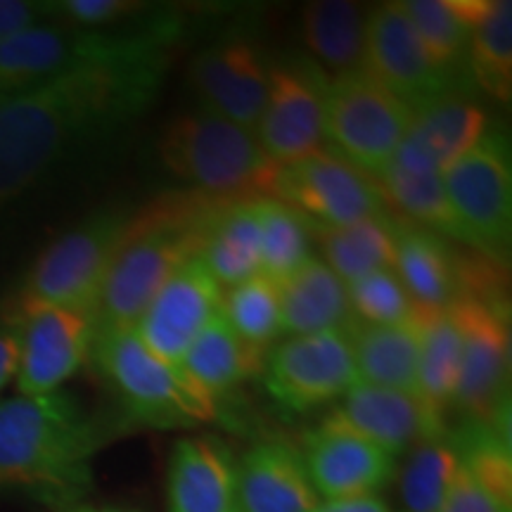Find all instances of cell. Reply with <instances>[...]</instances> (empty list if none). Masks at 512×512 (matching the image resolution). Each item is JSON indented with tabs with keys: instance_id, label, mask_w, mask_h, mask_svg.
I'll use <instances>...</instances> for the list:
<instances>
[{
	"instance_id": "obj_16",
	"label": "cell",
	"mask_w": 512,
	"mask_h": 512,
	"mask_svg": "<svg viewBox=\"0 0 512 512\" xmlns=\"http://www.w3.org/2000/svg\"><path fill=\"white\" fill-rule=\"evenodd\" d=\"M221 313L223 287L200 259H190L166 280L133 330L152 354L178 368L195 337Z\"/></svg>"
},
{
	"instance_id": "obj_40",
	"label": "cell",
	"mask_w": 512,
	"mask_h": 512,
	"mask_svg": "<svg viewBox=\"0 0 512 512\" xmlns=\"http://www.w3.org/2000/svg\"><path fill=\"white\" fill-rule=\"evenodd\" d=\"M50 3L41 0H0V43L36 24L50 22Z\"/></svg>"
},
{
	"instance_id": "obj_8",
	"label": "cell",
	"mask_w": 512,
	"mask_h": 512,
	"mask_svg": "<svg viewBox=\"0 0 512 512\" xmlns=\"http://www.w3.org/2000/svg\"><path fill=\"white\" fill-rule=\"evenodd\" d=\"M448 311L460 330V375L453 406L467 425L510 430L508 306L458 299Z\"/></svg>"
},
{
	"instance_id": "obj_22",
	"label": "cell",
	"mask_w": 512,
	"mask_h": 512,
	"mask_svg": "<svg viewBox=\"0 0 512 512\" xmlns=\"http://www.w3.org/2000/svg\"><path fill=\"white\" fill-rule=\"evenodd\" d=\"M235 489L240 512H313L320 505L302 448L280 437L247 448L235 465Z\"/></svg>"
},
{
	"instance_id": "obj_32",
	"label": "cell",
	"mask_w": 512,
	"mask_h": 512,
	"mask_svg": "<svg viewBox=\"0 0 512 512\" xmlns=\"http://www.w3.org/2000/svg\"><path fill=\"white\" fill-rule=\"evenodd\" d=\"M489 117L475 100L451 91L413 110L408 133L418 138L441 169L456 162L489 131Z\"/></svg>"
},
{
	"instance_id": "obj_38",
	"label": "cell",
	"mask_w": 512,
	"mask_h": 512,
	"mask_svg": "<svg viewBox=\"0 0 512 512\" xmlns=\"http://www.w3.org/2000/svg\"><path fill=\"white\" fill-rule=\"evenodd\" d=\"M351 313L358 323L406 325L418 320V309L394 268H382L347 285Z\"/></svg>"
},
{
	"instance_id": "obj_13",
	"label": "cell",
	"mask_w": 512,
	"mask_h": 512,
	"mask_svg": "<svg viewBox=\"0 0 512 512\" xmlns=\"http://www.w3.org/2000/svg\"><path fill=\"white\" fill-rule=\"evenodd\" d=\"M325 83L318 67L271 64L268 93L254 136L275 166H290L325 150Z\"/></svg>"
},
{
	"instance_id": "obj_39",
	"label": "cell",
	"mask_w": 512,
	"mask_h": 512,
	"mask_svg": "<svg viewBox=\"0 0 512 512\" xmlns=\"http://www.w3.org/2000/svg\"><path fill=\"white\" fill-rule=\"evenodd\" d=\"M145 10L143 3L133 0H55L50 3L55 22L86 31H105L114 27L121 19L140 15Z\"/></svg>"
},
{
	"instance_id": "obj_7",
	"label": "cell",
	"mask_w": 512,
	"mask_h": 512,
	"mask_svg": "<svg viewBox=\"0 0 512 512\" xmlns=\"http://www.w3.org/2000/svg\"><path fill=\"white\" fill-rule=\"evenodd\" d=\"M413 121V110L387 88L358 72L328 76L325 143L344 162L375 181L396 155Z\"/></svg>"
},
{
	"instance_id": "obj_36",
	"label": "cell",
	"mask_w": 512,
	"mask_h": 512,
	"mask_svg": "<svg viewBox=\"0 0 512 512\" xmlns=\"http://www.w3.org/2000/svg\"><path fill=\"white\" fill-rule=\"evenodd\" d=\"M261 275L280 285L311 259V226L285 202L259 200Z\"/></svg>"
},
{
	"instance_id": "obj_18",
	"label": "cell",
	"mask_w": 512,
	"mask_h": 512,
	"mask_svg": "<svg viewBox=\"0 0 512 512\" xmlns=\"http://www.w3.org/2000/svg\"><path fill=\"white\" fill-rule=\"evenodd\" d=\"M302 458L313 489L325 501L377 496L396 475V458L325 415L304 437Z\"/></svg>"
},
{
	"instance_id": "obj_15",
	"label": "cell",
	"mask_w": 512,
	"mask_h": 512,
	"mask_svg": "<svg viewBox=\"0 0 512 512\" xmlns=\"http://www.w3.org/2000/svg\"><path fill=\"white\" fill-rule=\"evenodd\" d=\"M19 323L17 394L43 396L60 392L79 373L93 349V316L79 309L41 306L10 313Z\"/></svg>"
},
{
	"instance_id": "obj_26",
	"label": "cell",
	"mask_w": 512,
	"mask_h": 512,
	"mask_svg": "<svg viewBox=\"0 0 512 512\" xmlns=\"http://www.w3.org/2000/svg\"><path fill=\"white\" fill-rule=\"evenodd\" d=\"M266 354L268 351L247 344L221 313L195 337L178 370L192 387L219 406L221 396L264 370Z\"/></svg>"
},
{
	"instance_id": "obj_5",
	"label": "cell",
	"mask_w": 512,
	"mask_h": 512,
	"mask_svg": "<svg viewBox=\"0 0 512 512\" xmlns=\"http://www.w3.org/2000/svg\"><path fill=\"white\" fill-rule=\"evenodd\" d=\"M91 356L133 420L147 427H190L214 422L219 406L145 347L133 328L95 332Z\"/></svg>"
},
{
	"instance_id": "obj_34",
	"label": "cell",
	"mask_w": 512,
	"mask_h": 512,
	"mask_svg": "<svg viewBox=\"0 0 512 512\" xmlns=\"http://www.w3.org/2000/svg\"><path fill=\"white\" fill-rule=\"evenodd\" d=\"M472 76L491 98L508 102L512 93V3L489 0L477 19L467 50Z\"/></svg>"
},
{
	"instance_id": "obj_30",
	"label": "cell",
	"mask_w": 512,
	"mask_h": 512,
	"mask_svg": "<svg viewBox=\"0 0 512 512\" xmlns=\"http://www.w3.org/2000/svg\"><path fill=\"white\" fill-rule=\"evenodd\" d=\"M302 36L313 57L332 76L358 72L363 64L366 17L356 3L316 0L302 12Z\"/></svg>"
},
{
	"instance_id": "obj_27",
	"label": "cell",
	"mask_w": 512,
	"mask_h": 512,
	"mask_svg": "<svg viewBox=\"0 0 512 512\" xmlns=\"http://www.w3.org/2000/svg\"><path fill=\"white\" fill-rule=\"evenodd\" d=\"M358 382L415 394L418 384V320L406 325L354 323L349 330Z\"/></svg>"
},
{
	"instance_id": "obj_28",
	"label": "cell",
	"mask_w": 512,
	"mask_h": 512,
	"mask_svg": "<svg viewBox=\"0 0 512 512\" xmlns=\"http://www.w3.org/2000/svg\"><path fill=\"white\" fill-rule=\"evenodd\" d=\"M200 261L223 290L261 275L259 200H230L211 221Z\"/></svg>"
},
{
	"instance_id": "obj_2",
	"label": "cell",
	"mask_w": 512,
	"mask_h": 512,
	"mask_svg": "<svg viewBox=\"0 0 512 512\" xmlns=\"http://www.w3.org/2000/svg\"><path fill=\"white\" fill-rule=\"evenodd\" d=\"M100 427L72 394L0 399V494L67 510L93 486Z\"/></svg>"
},
{
	"instance_id": "obj_17",
	"label": "cell",
	"mask_w": 512,
	"mask_h": 512,
	"mask_svg": "<svg viewBox=\"0 0 512 512\" xmlns=\"http://www.w3.org/2000/svg\"><path fill=\"white\" fill-rule=\"evenodd\" d=\"M358 437L373 441L399 460L422 441L448 437L446 415L434 411L418 394L396 392L356 382L328 413Z\"/></svg>"
},
{
	"instance_id": "obj_37",
	"label": "cell",
	"mask_w": 512,
	"mask_h": 512,
	"mask_svg": "<svg viewBox=\"0 0 512 512\" xmlns=\"http://www.w3.org/2000/svg\"><path fill=\"white\" fill-rule=\"evenodd\" d=\"M223 318L247 344L271 351L280 332V294L278 285L254 275L245 283L223 290Z\"/></svg>"
},
{
	"instance_id": "obj_6",
	"label": "cell",
	"mask_w": 512,
	"mask_h": 512,
	"mask_svg": "<svg viewBox=\"0 0 512 512\" xmlns=\"http://www.w3.org/2000/svg\"><path fill=\"white\" fill-rule=\"evenodd\" d=\"M126 223L128 214L124 211L107 209L50 242L29 268L12 313L41 309V306L93 313L100 285L112 264Z\"/></svg>"
},
{
	"instance_id": "obj_29",
	"label": "cell",
	"mask_w": 512,
	"mask_h": 512,
	"mask_svg": "<svg viewBox=\"0 0 512 512\" xmlns=\"http://www.w3.org/2000/svg\"><path fill=\"white\" fill-rule=\"evenodd\" d=\"M415 34L441 72L453 76L467 62L472 27L489 0H401Z\"/></svg>"
},
{
	"instance_id": "obj_41",
	"label": "cell",
	"mask_w": 512,
	"mask_h": 512,
	"mask_svg": "<svg viewBox=\"0 0 512 512\" xmlns=\"http://www.w3.org/2000/svg\"><path fill=\"white\" fill-rule=\"evenodd\" d=\"M19 366V323L15 316L0 318V392L15 380Z\"/></svg>"
},
{
	"instance_id": "obj_33",
	"label": "cell",
	"mask_w": 512,
	"mask_h": 512,
	"mask_svg": "<svg viewBox=\"0 0 512 512\" xmlns=\"http://www.w3.org/2000/svg\"><path fill=\"white\" fill-rule=\"evenodd\" d=\"M420 351L415 394L434 411L453 406L460 375V330L451 311H418Z\"/></svg>"
},
{
	"instance_id": "obj_4",
	"label": "cell",
	"mask_w": 512,
	"mask_h": 512,
	"mask_svg": "<svg viewBox=\"0 0 512 512\" xmlns=\"http://www.w3.org/2000/svg\"><path fill=\"white\" fill-rule=\"evenodd\" d=\"M159 157L192 190L226 200L273 197L280 174V166L266 157L254 131L207 107L176 117L166 126Z\"/></svg>"
},
{
	"instance_id": "obj_19",
	"label": "cell",
	"mask_w": 512,
	"mask_h": 512,
	"mask_svg": "<svg viewBox=\"0 0 512 512\" xmlns=\"http://www.w3.org/2000/svg\"><path fill=\"white\" fill-rule=\"evenodd\" d=\"M268 69L252 43L221 41L192 57L188 76L207 110L254 131L266 105Z\"/></svg>"
},
{
	"instance_id": "obj_42",
	"label": "cell",
	"mask_w": 512,
	"mask_h": 512,
	"mask_svg": "<svg viewBox=\"0 0 512 512\" xmlns=\"http://www.w3.org/2000/svg\"><path fill=\"white\" fill-rule=\"evenodd\" d=\"M313 512H392L380 496L344 498V501H325Z\"/></svg>"
},
{
	"instance_id": "obj_23",
	"label": "cell",
	"mask_w": 512,
	"mask_h": 512,
	"mask_svg": "<svg viewBox=\"0 0 512 512\" xmlns=\"http://www.w3.org/2000/svg\"><path fill=\"white\" fill-rule=\"evenodd\" d=\"M235 458L214 437H188L174 446L166 470L169 512H238Z\"/></svg>"
},
{
	"instance_id": "obj_31",
	"label": "cell",
	"mask_w": 512,
	"mask_h": 512,
	"mask_svg": "<svg viewBox=\"0 0 512 512\" xmlns=\"http://www.w3.org/2000/svg\"><path fill=\"white\" fill-rule=\"evenodd\" d=\"M325 264L344 285L382 268H394V214L344 228H311Z\"/></svg>"
},
{
	"instance_id": "obj_1",
	"label": "cell",
	"mask_w": 512,
	"mask_h": 512,
	"mask_svg": "<svg viewBox=\"0 0 512 512\" xmlns=\"http://www.w3.org/2000/svg\"><path fill=\"white\" fill-rule=\"evenodd\" d=\"M176 36L178 22L159 19L126 53L0 98V207L79 145L140 117L162 88Z\"/></svg>"
},
{
	"instance_id": "obj_14",
	"label": "cell",
	"mask_w": 512,
	"mask_h": 512,
	"mask_svg": "<svg viewBox=\"0 0 512 512\" xmlns=\"http://www.w3.org/2000/svg\"><path fill=\"white\" fill-rule=\"evenodd\" d=\"M361 69L411 110L453 91V76L432 62L401 3H382L366 15Z\"/></svg>"
},
{
	"instance_id": "obj_3",
	"label": "cell",
	"mask_w": 512,
	"mask_h": 512,
	"mask_svg": "<svg viewBox=\"0 0 512 512\" xmlns=\"http://www.w3.org/2000/svg\"><path fill=\"white\" fill-rule=\"evenodd\" d=\"M226 197L197 190L152 200L126 230L93 306L95 332L133 328L166 280L190 259H200L211 221Z\"/></svg>"
},
{
	"instance_id": "obj_44",
	"label": "cell",
	"mask_w": 512,
	"mask_h": 512,
	"mask_svg": "<svg viewBox=\"0 0 512 512\" xmlns=\"http://www.w3.org/2000/svg\"><path fill=\"white\" fill-rule=\"evenodd\" d=\"M238 512H240V510H238Z\"/></svg>"
},
{
	"instance_id": "obj_12",
	"label": "cell",
	"mask_w": 512,
	"mask_h": 512,
	"mask_svg": "<svg viewBox=\"0 0 512 512\" xmlns=\"http://www.w3.org/2000/svg\"><path fill=\"white\" fill-rule=\"evenodd\" d=\"M261 373L271 399L292 413L339 401L358 382L349 332L287 337L268 351Z\"/></svg>"
},
{
	"instance_id": "obj_25",
	"label": "cell",
	"mask_w": 512,
	"mask_h": 512,
	"mask_svg": "<svg viewBox=\"0 0 512 512\" xmlns=\"http://www.w3.org/2000/svg\"><path fill=\"white\" fill-rule=\"evenodd\" d=\"M394 271L418 311H446L456 302V249L441 235L396 216Z\"/></svg>"
},
{
	"instance_id": "obj_20",
	"label": "cell",
	"mask_w": 512,
	"mask_h": 512,
	"mask_svg": "<svg viewBox=\"0 0 512 512\" xmlns=\"http://www.w3.org/2000/svg\"><path fill=\"white\" fill-rule=\"evenodd\" d=\"M441 174L444 169L434 162L425 145L406 133L396 155L389 159L375 183L380 185L387 207L396 219L437 233L444 240L465 242L456 214L448 204Z\"/></svg>"
},
{
	"instance_id": "obj_43",
	"label": "cell",
	"mask_w": 512,
	"mask_h": 512,
	"mask_svg": "<svg viewBox=\"0 0 512 512\" xmlns=\"http://www.w3.org/2000/svg\"><path fill=\"white\" fill-rule=\"evenodd\" d=\"M62 512H124V510H114V508H91V505H72V508L62 510Z\"/></svg>"
},
{
	"instance_id": "obj_24",
	"label": "cell",
	"mask_w": 512,
	"mask_h": 512,
	"mask_svg": "<svg viewBox=\"0 0 512 512\" xmlns=\"http://www.w3.org/2000/svg\"><path fill=\"white\" fill-rule=\"evenodd\" d=\"M280 294V332L290 337L318 332H349L356 318L351 313L347 285L318 256H311L285 283Z\"/></svg>"
},
{
	"instance_id": "obj_21",
	"label": "cell",
	"mask_w": 512,
	"mask_h": 512,
	"mask_svg": "<svg viewBox=\"0 0 512 512\" xmlns=\"http://www.w3.org/2000/svg\"><path fill=\"white\" fill-rule=\"evenodd\" d=\"M448 437L458 472L441 512H512L510 430L463 422Z\"/></svg>"
},
{
	"instance_id": "obj_10",
	"label": "cell",
	"mask_w": 512,
	"mask_h": 512,
	"mask_svg": "<svg viewBox=\"0 0 512 512\" xmlns=\"http://www.w3.org/2000/svg\"><path fill=\"white\" fill-rule=\"evenodd\" d=\"M273 197L297 211L311 228H344L392 214L380 185L332 150L283 166Z\"/></svg>"
},
{
	"instance_id": "obj_35",
	"label": "cell",
	"mask_w": 512,
	"mask_h": 512,
	"mask_svg": "<svg viewBox=\"0 0 512 512\" xmlns=\"http://www.w3.org/2000/svg\"><path fill=\"white\" fill-rule=\"evenodd\" d=\"M458 472V453L451 437L422 441L408 451L399 494L406 512H441Z\"/></svg>"
},
{
	"instance_id": "obj_9",
	"label": "cell",
	"mask_w": 512,
	"mask_h": 512,
	"mask_svg": "<svg viewBox=\"0 0 512 512\" xmlns=\"http://www.w3.org/2000/svg\"><path fill=\"white\" fill-rule=\"evenodd\" d=\"M465 245L503 261L512 233V166L508 143L486 131L441 174Z\"/></svg>"
},
{
	"instance_id": "obj_11",
	"label": "cell",
	"mask_w": 512,
	"mask_h": 512,
	"mask_svg": "<svg viewBox=\"0 0 512 512\" xmlns=\"http://www.w3.org/2000/svg\"><path fill=\"white\" fill-rule=\"evenodd\" d=\"M86 31L69 24H36L0 43V98L24 93L60 76L79 64L126 53L150 31Z\"/></svg>"
}]
</instances>
